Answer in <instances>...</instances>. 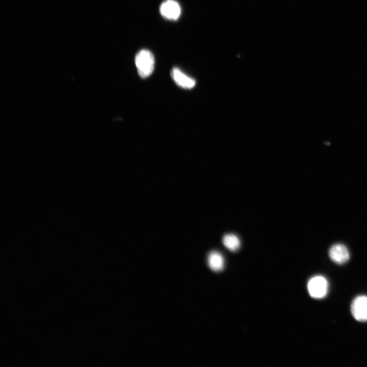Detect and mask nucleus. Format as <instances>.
<instances>
[{"instance_id": "20e7f679", "label": "nucleus", "mask_w": 367, "mask_h": 367, "mask_svg": "<svg viewBox=\"0 0 367 367\" xmlns=\"http://www.w3.org/2000/svg\"><path fill=\"white\" fill-rule=\"evenodd\" d=\"M160 12L164 18L175 21L180 17L181 9L178 4L174 0H166L161 5Z\"/></svg>"}, {"instance_id": "423d86ee", "label": "nucleus", "mask_w": 367, "mask_h": 367, "mask_svg": "<svg viewBox=\"0 0 367 367\" xmlns=\"http://www.w3.org/2000/svg\"><path fill=\"white\" fill-rule=\"evenodd\" d=\"M171 76L175 83L182 88L190 89L196 85V81L195 79L188 76L177 67L172 69Z\"/></svg>"}, {"instance_id": "39448f33", "label": "nucleus", "mask_w": 367, "mask_h": 367, "mask_svg": "<svg viewBox=\"0 0 367 367\" xmlns=\"http://www.w3.org/2000/svg\"><path fill=\"white\" fill-rule=\"evenodd\" d=\"M331 260L337 264H343L350 258L348 249L344 245L336 244L331 247L329 251Z\"/></svg>"}, {"instance_id": "f03ea898", "label": "nucleus", "mask_w": 367, "mask_h": 367, "mask_svg": "<svg viewBox=\"0 0 367 367\" xmlns=\"http://www.w3.org/2000/svg\"><path fill=\"white\" fill-rule=\"evenodd\" d=\"M308 289L312 298L315 299H323L326 297L328 292V282L321 275H317L309 281Z\"/></svg>"}, {"instance_id": "6e6552de", "label": "nucleus", "mask_w": 367, "mask_h": 367, "mask_svg": "<svg viewBox=\"0 0 367 367\" xmlns=\"http://www.w3.org/2000/svg\"><path fill=\"white\" fill-rule=\"evenodd\" d=\"M223 242L224 245L232 251H236L240 246L239 239L232 234L225 235L223 237Z\"/></svg>"}, {"instance_id": "0eeeda50", "label": "nucleus", "mask_w": 367, "mask_h": 367, "mask_svg": "<svg viewBox=\"0 0 367 367\" xmlns=\"http://www.w3.org/2000/svg\"><path fill=\"white\" fill-rule=\"evenodd\" d=\"M208 265L213 271H222L225 266V260L223 255L217 251H212L208 255Z\"/></svg>"}, {"instance_id": "7ed1b4c3", "label": "nucleus", "mask_w": 367, "mask_h": 367, "mask_svg": "<svg viewBox=\"0 0 367 367\" xmlns=\"http://www.w3.org/2000/svg\"><path fill=\"white\" fill-rule=\"evenodd\" d=\"M351 312L357 321H367V297L360 296L355 298L351 304Z\"/></svg>"}, {"instance_id": "f257e3e1", "label": "nucleus", "mask_w": 367, "mask_h": 367, "mask_svg": "<svg viewBox=\"0 0 367 367\" xmlns=\"http://www.w3.org/2000/svg\"><path fill=\"white\" fill-rule=\"evenodd\" d=\"M135 64L139 75L142 78L150 76L155 66V58L148 50H142L136 55Z\"/></svg>"}]
</instances>
